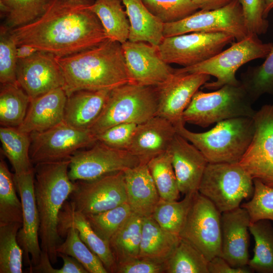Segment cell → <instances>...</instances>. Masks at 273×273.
Masks as SVG:
<instances>
[{
	"label": "cell",
	"mask_w": 273,
	"mask_h": 273,
	"mask_svg": "<svg viewBox=\"0 0 273 273\" xmlns=\"http://www.w3.org/2000/svg\"><path fill=\"white\" fill-rule=\"evenodd\" d=\"M93 0H53L39 18L10 29L17 46L27 44L57 57L68 56L107 39Z\"/></svg>",
	"instance_id": "obj_1"
},
{
	"label": "cell",
	"mask_w": 273,
	"mask_h": 273,
	"mask_svg": "<svg viewBox=\"0 0 273 273\" xmlns=\"http://www.w3.org/2000/svg\"><path fill=\"white\" fill-rule=\"evenodd\" d=\"M67 97L79 90H111L129 83L121 43L107 39L100 44L56 57Z\"/></svg>",
	"instance_id": "obj_2"
},
{
	"label": "cell",
	"mask_w": 273,
	"mask_h": 273,
	"mask_svg": "<svg viewBox=\"0 0 273 273\" xmlns=\"http://www.w3.org/2000/svg\"><path fill=\"white\" fill-rule=\"evenodd\" d=\"M70 159L39 163L34 167V192L38 212L39 238L42 251L52 264L57 262L56 251L62 242L58 232L60 212L67 199L76 189L68 175Z\"/></svg>",
	"instance_id": "obj_3"
},
{
	"label": "cell",
	"mask_w": 273,
	"mask_h": 273,
	"mask_svg": "<svg viewBox=\"0 0 273 273\" xmlns=\"http://www.w3.org/2000/svg\"><path fill=\"white\" fill-rule=\"evenodd\" d=\"M175 129L177 133L203 154L208 163H238L251 143L255 128L253 118L240 117L218 122L203 132L191 131L184 125Z\"/></svg>",
	"instance_id": "obj_4"
},
{
	"label": "cell",
	"mask_w": 273,
	"mask_h": 273,
	"mask_svg": "<svg viewBox=\"0 0 273 273\" xmlns=\"http://www.w3.org/2000/svg\"><path fill=\"white\" fill-rule=\"evenodd\" d=\"M157 105L155 87L123 84L110 91L102 112L89 130L96 136L119 124H141L156 115Z\"/></svg>",
	"instance_id": "obj_5"
},
{
	"label": "cell",
	"mask_w": 273,
	"mask_h": 273,
	"mask_svg": "<svg viewBox=\"0 0 273 273\" xmlns=\"http://www.w3.org/2000/svg\"><path fill=\"white\" fill-rule=\"evenodd\" d=\"M241 85L226 84L215 91L198 90L183 113L185 123L207 127L211 124L234 118H253L256 111Z\"/></svg>",
	"instance_id": "obj_6"
},
{
	"label": "cell",
	"mask_w": 273,
	"mask_h": 273,
	"mask_svg": "<svg viewBox=\"0 0 273 273\" xmlns=\"http://www.w3.org/2000/svg\"><path fill=\"white\" fill-rule=\"evenodd\" d=\"M272 47L273 42H263L258 35L251 34L203 62L176 69L175 71L214 76L215 81L207 82L203 85V88L208 89H218L226 84L239 85L240 81L236 77L238 69L250 61L265 58Z\"/></svg>",
	"instance_id": "obj_7"
},
{
	"label": "cell",
	"mask_w": 273,
	"mask_h": 273,
	"mask_svg": "<svg viewBox=\"0 0 273 273\" xmlns=\"http://www.w3.org/2000/svg\"><path fill=\"white\" fill-rule=\"evenodd\" d=\"M198 192L222 213L240 207L253 195V179L239 163H208Z\"/></svg>",
	"instance_id": "obj_8"
},
{
	"label": "cell",
	"mask_w": 273,
	"mask_h": 273,
	"mask_svg": "<svg viewBox=\"0 0 273 273\" xmlns=\"http://www.w3.org/2000/svg\"><path fill=\"white\" fill-rule=\"evenodd\" d=\"M221 214L216 206L198 191L194 194L179 234L208 261L221 256Z\"/></svg>",
	"instance_id": "obj_9"
},
{
	"label": "cell",
	"mask_w": 273,
	"mask_h": 273,
	"mask_svg": "<svg viewBox=\"0 0 273 273\" xmlns=\"http://www.w3.org/2000/svg\"><path fill=\"white\" fill-rule=\"evenodd\" d=\"M191 32L226 33L237 41L250 35L238 0L218 9L200 10L181 20L164 24V37Z\"/></svg>",
	"instance_id": "obj_10"
},
{
	"label": "cell",
	"mask_w": 273,
	"mask_h": 273,
	"mask_svg": "<svg viewBox=\"0 0 273 273\" xmlns=\"http://www.w3.org/2000/svg\"><path fill=\"white\" fill-rule=\"evenodd\" d=\"M235 40L226 33L191 32L164 37L158 48L165 62L185 67L212 58Z\"/></svg>",
	"instance_id": "obj_11"
},
{
	"label": "cell",
	"mask_w": 273,
	"mask_h": 273,
	"mask_svg": "<svg viewBox=\"0 0 273 273\" xmlns=\"http://www.w3.org/2000/svg\"><path fill=\"white\" fill-rule=\"evenodd\" d=\"M30 157L32 164L69 159L81 148L97 142L90 130L75 128L64 121L46 130L30 134Z\"/></svg>",
	"instance_id": "obj_12"
},
{
	"label": "cell",
	"mask_w": 273,
	"mask_h": 273,
	"mask_svg": "<svg viewBox=\"0 0 273 273\" xmlns=\"http://www.w3.org/2000/svg\"><path fill=\"white\" fill-rule=\"evenodd\" d=\"M70 160L68 175L73 181L94 180L141 164L128 151L114 149L98 141L87 150L76 151Z\"/></svg>",
	"instance_id": "obj_13"
},
{
	"label": "cell",
	"mask_w": 273,
	"mask_h": 273,
	"mask_svg": "<svg viewBox=\"0 0 273 273\" xmlns=\"http://www.w3.org/2000/svg\"><path fill=\"white\" fill-rule=\"evenodd\" d=\"M69 197L74 208L84 215L107 211L127 203L123 171L91 180L76 181Z\"/></svg>",
	"instance_id": "obj_14"
},
{
	"label": "cell",
	"mask_w": 273,
	"mask_h": 273,
	"mask_svg": "<svg viewBox=\"0 0 273 273\" xmlns=\"http://www.w3.org/2000/svg\"><path fill=\"white\" fill-rule=\"evenodd\" d=\"M255 132L239 164L252 178L273 188V104L256 111Z\"/></svg>",
	"instance_id": "obj_15"
},
{
	"label": "cell",
	"mask_w": 273,
	"mask_h": 273,
	"mask_svg": "<svg viewBox=\"0 0 273 273\" xmlns=\"http://www.w3.org/2000/svg\"><path fill=\"white\" fill-rule=\"evenodd\" d=\"M210 75L203 73H178L156 86L157 110L156 115L165 118L175 127L185 125L183 113L198 89L208 82Z\"/></svg>",
	"instance_id": "obj_16"
},
{
	"label": "cell",
	"mask_w": 273,
	"mask_h": 273,
	"mask_svg": "<svg viewBox=\"0 0 273 273\" xmlns=\"http://www.w3.org/2000/svg\"><path fill=\"white\" fill-rule=\"evenodd\" d=\"M121 45L129 83L156 87L173 74L174 69L162 59L158 47L129 40Z\"/></svg>",
	"instance_id": "obj_17"
},
{
	"label": "cell",
	"mask_w": 273,
	"mask_h": 273,
	"mask_svg": "<svg viewBox=\"0 0 273 273\" xmlns=\"http://www.w3.org/2000/svg\"><path fill=\"white\" fill-rule=\"evenodd\" d=\"M14 178L23 208L22 225L17 239L24 251L25 262L31 267L39 262L42 252L38 240L40 221L34 192V169L14 174Z\"/></svg>",
	"instance_id": "obj_18"
},
{
	"label": "cell",
	"mask_w": 273,
	"mask_h": 273,
	"mask_svg": "<svg viewBox=\"0 0 273 273\" xmlns=\"http://www.w3.org/2000/svg\"><path fill=\"white\" fill-rule=\"evenodd\" d=\"M17 80L30 100L63 88L64 85L56 56L39 51L29 58L18 60Z\"/></svg>",
	"instance_id": "obj_19"
},
{
	"label": "cell",
	"mask_w": 273,
	"mask_h": 273,
	"mask_svg": "<svg viewBox=\"0 0 273 273\" xmlns=\"http://www.w3.org/2000/svg\"><path fill=\"white\" fill-rule=\"evenodd\" d=\"M247 211L242 207L221 214V257L231 266H248L249 226Z\"/></svg>",
	"instance_id": "obj_20"
},
{
	"label": "cell",
	"mask_w": 273,
	"mask_h": 273,
	"mask_svg": "<svg viewBox=\"0 0 273 273\" xmlns=\"http://www.w3.org/2000/svg\"><path fill=\"white\" fill-rule=\"evenodd\" d=\"M180 193L186 195L198 191L208 162L192 144L178 133L168 149Z\"/></svg>",
	"instance_id": "obj_21"
},
{
	"label": "cell",
	"mask_w": 273,
	"mask_h": 273,
	"mask_svg": "<svg viewBox=\"0 0 273 273\" xmlns=\"http://www.w3.org/2000/svg\"><path fill=\"white\" fill-rule=\"evenodd\" d=\"M177 133L168 120L155 115L138 125L128 151L141 164H147L154 157L168 150Z\"/></svg>",
	"instance_id": "obj_22"
},
{
	"label": "cell",
	"mask_w": 273,
	"mask_h": 273,
	"mask_svg": "<svg viewBox=\"0 0 273 273\" xmlns=\"http://www.w3.org/2000/svg\"><path fill=\"white\" fill-rule=\"evenodd\" d=\"M67 96L62 87L30 100L26 116L17 127L30 134L50 129L64 120Z\"/></svg>",
	"instance_id": "obj_23"
},
{
	"label": "cell",
	"mask_w": 273,
	"mask_h": 273,
	"mask_svg": "<svg viewBox=\"0 0 273 273\" xmlns=\"http://www.w3.org/2000/svg\"><path fill=\"white\" fill-rule=\"evenodd\" d=\"M77 230L81 240L95 253L108 272H114L116 262L109 242L102 239L93 230L86 215L76 210L71 202L65 201L59 215L58 232L66 236L68 229Z\"/></svg>",
	"instance_id": "obj_24"
},
{
	"label": "cell",
	"mask_w": 273,
	"mask_h": 273,
	"mask_svg": "<svg viewBox=\"0 0 273 273\" xmlns=\"http://www.w3.org/2000/svg\"><path fill=\"white\" fill-rule=\"evenodd\" d=\"M127 203L132 212L143 217L152 216L161 198L147 164L123 171Z\"/></svg>",
	"instance_id": "obj_25"
},
{
	"label": "cell",
	"mask_w": 273,
	"mask_h": 273,
	"mask_svg": "<svg viewBox=\"0 0 273 273\" xmlns=\"http://www.w3.org/2000/svg\"><path fill=\"white\" fill-rule=\"evenodd\" d=\"M111 90H79L67 97L64 122L80 130H89L102 112Z\"/></svg>",
	"instance_id": "obj_26"
},
{
	"label": "cell",
	"mask_w": 273,
	"mask_h": 273,
	"mask_svg": "<svg viewBox=\"0 0 273 273\" xmlns=\"http://www.w3.org/2000/svg\"><path fill=\"white\" fill-rule=\"evenodd\" d=\"M125 7L130 28L128 40L158 47L164 39V23L154 16L142 0H120Z\"/></svg>",
	"instance_id": "obj_27"
},
{
	"label": "cell",
	"mask_w": 273,
	"mask_h": 273,
	"mask_svg": "<svg viewBox=\"0 0 273 273\" xmlns=\"http://www.w3.org/2000/svg\"><path fill=\"white\" fill-rule=\"evenodd\" d=\"M180 240L179 235L162 229L152 216L144 217L139 256L166 263Z\"/></svg>",
	"instance_id": "obj_28"
},
{
	"label": "cell",
	"mask_w": 273,
	"mask_h": 273,
	"mask_svg": "<svg viewBox=\"0 0 273 273\" xmlns=\"http://www.w3.org/2000/svg\"><path fill=\"white\" fill-rule=\"evenodd\" d=\"M120 0H95L91 10L99 19L107 39L123 43L128 40L130 24Z\"/></svg>",
	"instance_id": "obj_29"
},
{
	"label": "cell",
	"mask_w": 273,
	"mask_h": 273,
	"mask_svg": "<svg viewBox=\"0 0 273 273\" xmlns=\"http://www.w3.org/2000/svg\"><path fill=\"white\" fill-rule=\"evenodd\" d=\"M0 140L3 153L11 163L15 174L34 169L30 157V134L21 131L17 127L2 126Z\"/></svg>",
	"instance_id": "obj_30"
},
{
	"label": "cell",
	"mask_w": 273,
	"mask_h": 273,
	"mask_svg": "<svg viewBox=\"0 0 273 273\" xmlns=\"http://www.w3.org/2000/svg\"><path fill=\"white\" fill-rule=\"evenodd\" d=\"M143 218L132 212L109 241L116 264L139 256Z\"/></svg>",
	"instance_id": "obj_31"
},
{
	"label": "cell",
	"mask_w": 273,
	"mask_h": 273,
	"mask_svg": "<svg viewBox=\"0 0 273 273\" xmlns=\"http://www.w3.org/2000/svg\"><path fill=\"white\" fill-rule=\"evenodd\" d=\"M255 241L254 255L248 266L254 272L273 273V226L268 220L250 223Z\"/></svg>",
	"instance_id": "obj_32"
},
{
	"label": "cell",
	"mask_w": 273,
	"mask_h": 273,
	"mask_svg": "<svg viewBox=\"0 0 273 273\" xmlns=\"http://www.w3.org/2000/svg\"><path fill=\"white\" fill-rule=\"evenodd\" d=\"M30 99L19 84H1L0 124L2 126L18 127L23 122Z\"/></svg>",
	"instance_id": "obj_33"
},
{
	"label": "cell",
	"mask_w": 273,
	"mask_h": 273,
	"mask_svg": "<svg viewBox=\"0 0 273 273\" xmlns=\"http://www.w3.org/2000/svg\"><path fill=\"white\" fill-rule=\"evenodd\" d=\"M53 0H0L6 26L13 29L28 24L43 15Z\"/></svg>",
	"instance_id": "obj_34"
},
{
	"label": "cell",
	"mask_w": 273,
	"mask_h": 273,
	"mask_svg": "<svg viewBox=\"0 0 273 273\" xmlns=\"http://www.w3.org/2000/svg\"><path fill=\"white\" fill-rule=\"evenodd\" d=\"M16 185L6 163L0 161V225L23 222V208Z\"/></svg>",
	"instance_id": "obj_35"
},
{
	"label": "cell",
	"mask_w": 273,
	"mask_h": 273,
	"mask_svg": "<svg viewBox=\"0 0 273 273\" xmlns=\"http://www.w3.org/2000/svg\"><path fill=\"white\" fill-rule=\"evenodd\" d=\"M147 166L160 198L166 201L177 200L180 193L169 150L152 159Z\"/></svg>",
	"instance_id": "obj_36"
},
{
	"label": "cell",
	"mask_w": 273,
	"mask_h": 273,
	"mask_svg": "<svg viewBox=\"0 0 273 273\" xmlns=\"http://www.w3.org/2000/svg\"><path fill=\"white\" fill-rule=\"evenodd\" d=\"M20 223L0 225V272H23L24 251L17 237L22 226Z\"/></svg>",
	"instance_id": "obj_37"
},
{
	"label": "cell",
	"mask_w": 273,
	"mask_h": 273,
	"mask_svg": "<svg viewBox=\"0 0 273 273\" xmlns=\"http://www.w3.org/2000/svg\"><path fill=\"white\" fill-rule=\"evenodd\" d=\"M240 81L252 103L264 94L273 95V47L263 63L249 67Z\"/></svg>",
	"instance_id": "obj_38"
},
{
	"label": "cell",
	"mask_w": 273,
	"mask_h": 273,
	"mask_svg": "<svg viewBox=\"0 0 273 273\" xmlns=\"http://www.w3.org/2000/svg\"><path fill=\"white\" fill-rule=\"evenodd\" d=\"M195 193L186 195L180 201L161 199L152 217L162 229L179 235Z\"/></svg>",
	"instance_id": "obj_39"
},
{
	"label": "cell",
	"mask_w": 273,
	"mask_h": 273,
	"mask_svg": "<svg viewBox=\"0 0 273 273\" xmlns=\"http://www.w3.org/2000/svg\"><path fill=\"white\" fill-rule=\"evenodd\" d=\"M208 261L196 248L180 238L166 262V273H209Z\"/></svg>",
	"instance_id": "obj_40"
},
{
	"label": "cell",
	"mask_w": 273,
	"mask_h": 273,
	"mask_svg": "<svg viewBox=\"0 0 273 273\" xmlns=\"http://www.w3.org/2000/svg\"><path fill=\"white\" fill-rule=\"evenodd\" d=\"M65 237V240L57 247V254H66L76 258L88 273L108 272L99 257L81 240L77 230L70 228Z\"/></svg>",
	"instance_id": "obj_41"
},
{
	"label": "cell",
	"mask_w": 273,
	"mask_h": 273,
	"mask_svg": "<svg viewBox=\"0 0 273 273\" xmlns=\"http://www.w3.org/2000/svg\"><path fill=\"white\" fill-rule=\"evenodd\" d=\"M132 213L127 203L100 213L86 215L95 232L109 242L113 235Z\"/></svg>",
	"instance_id": "obj_42"
},
{
	"label": "cell",
	"mask_w": 273,
	"mask_h": 273,
	"mask_svg": "<svg viewBox=\"0 0 273 273\" xmlns=\"http://www.w3.org/2000/svg\"><path fill=\"white\" fill-rule=\"evenodd\" d=\"M147 9L163 23L181 20L197 11L192 0H142Z\"/></svg>",
	"instance_id": "obj_43"
},
{
	"label": "cell",
	"mask_w": 273,
	"mask_h": 273,
	"mask_svg": "<svg viewBox=\"0 0 273 273\" xmlns=\"http://www.w3.org/2000/svg\"><path fill=\"white\" fill-rule=\"evenodd\" d=\"M254 192L251 199L241 205L248 212L250 223L261 220L273 221V188L258 179H253Z\"/></svg>",
	"instance_id": "obj_44"
},
{
	"label": "cell",
	"mask_w": 273,
	"mask_h": 273,
	"mask_svg": "<svg viewBox=\"0 0 273 273\" xmlns=\"http://www.w3.org/2000/svg\"><path fill=\"white\" fill-rule=\"evenodd\" d=\"M17 46L5 26L0 31V82L1 84H18L17 69L18 59Z\"/></svg>",
	"instance_id": "obj_45"
},
{
	"label": "cell",
	"mask_w": 273,
	"mask_h": 273,
	"mask_svg": "<svg viewBox=\"0 0 273 273\" xmlns=\"http://www.w3.org/2000/svg\"><path fill=\"white\" fill-rule=\"evenodd\" d=\"M138 124L124 123L111 127L96 135L97 141L111 148L128 151Z\"/></svg>",
	"instance_id": "obj_46"
},
{
	"label": "cell",
	"mask_w": 273,
	"mask_h": 273,
	"mask_svg": "<svg viewBox=\"0 0 273 273\" xmlns=\"http://www.w3.org/2000/svg\"><path fill=\"white\" fill-rule=\"evenodd\" d=\"M242 7L245 24L249 33L260 35L265 34L269 23L264 16L263 0H238Z\"/></svg>",
	"instance_id": "obj_47"
},
{
	"label": "cell",
	"mask_w": 273,
	"mask_h": 273,
	"mask_svg": "<svg viewBox=\"0 0 273 273\" xmlns=\"http://www.w3.org/2000/svg\"><path fill=\"white\" fill-rule=\"evenodd\" d=\"M165 263H160L141 257L131 258L116 264V273L165 272Z\"/></svg>",
	"instance_id": "obj_48"
},
{
	"label": "cell",
	"mask_w": 273,
	"mask_h": 273,
	"mask_svg": "<svg viewBox=\"0 0 273 273\" xmlns=\"http://www.w3.org/2000/svg\"><path fill=\"white\" fill-rule=\"evenodd\" d=\"M208 269L209 273H251L253 272L248 266L234 267L221 256H215L208 261Z\"/></svg>",
	"instance_id": "obj_49"
},
{
	"label": "cell",
	"mask_w": 273,
	"mask_h": 273,
	"mask_svg": "<svg viewBox=\"0 0 273 273\" xmlns=\"http://www.w3.org/2000/svg\"><path fill=\"white\" fill-rule=\"evenodd\" d=\"M58 256L62 259L63 265L60 269H57L56 273H88L76 258L62 253H58Z\"/></svg>",
	"instance_id": "obj_50"
},
{
	"label": "cell",
	"mask_w": 273,
	"mask_h": 273,
	"mask_svg": "<svg viewBox=\"0 0 273 273\" xmlns=\"http://www.w3.org/2000/svg\"><path fill=\"white\" fill-rule=\"evenodd\" d=\"M234 0H192L199 9L213 10L223 7Z\"/></svg>",
	"instance_id": "obj_51"
},
{
	"label": "cell",
	"mask_w": 273,
	"mask_h": 273,
	"mask_svg": "<svg viewBox=\"0 0 273 273\" xmlns=\"http://www.w3.org/2000/svg\"><path fill=\"white\" fill-rule=\"evenodd\" d=\"M38 50L32 46L21 44L17 46V56L18 60L29 58L36 53Z\"/></svg>",
	"instance_id": "obj_52"
},
{
	"label": "cell",
	"mask_w": 273,
	"mask_h": 273,
	"mask_svg": "<svg viewBox=\"0 0 273 273\" xmlns=\"http://www.w3.org/2000/svg\"><path fill=\"white\" fill-rule=\"evenodd\" d=\"M264 10V16L265 18H267L269 13L273 9V0H263Z\"/></svg>",
	"instance_id": "obj_53"
}]
</instances>
